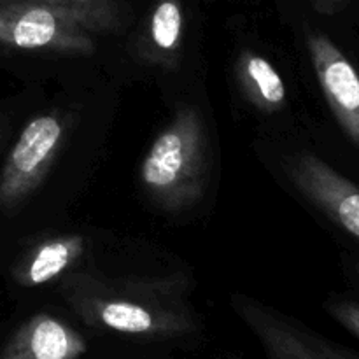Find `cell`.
Masks as SVG:
<instances>
[{"mask_svg":"<svg viewBox=\"0 0 359 359\" xmlns=\"http://www.w3.org/2000/svg\"><path fill=\"white\" fill-rule=\"evenodd\" d=\"M333 318L359 339V304L356 302H337L330 305Z\"/></svg>","mask_w":359,"mask_h":359,"instance_id":"13","label":"cell"},{"mask_svg":"<svg viewBox=\"0 0 359 359\" xmlns=\"http://www.w3.org/2000/svg\"><path fill=\"white\" fill-rule=\"evenodd\" d=\"M62 293L91 328L149 339H167L195 330L189 312L165 298L163 290L119 291L88 277H72L63 283Z\"/></svg>","mask_w":359,"mask_h":359,"instance_id":"2","label":"cell"},{"mask_svg":"<svg viewBox=\"0 0 359 359\" xmlns=\"http://www.w3.org/2000/svg\"><path fill=\"white\" fill-rule=\"evenodd\" d=\"M86 340L58 318L37 314L11 337L0 359H79Z\"/></svg>","mask_w":359,"mask_h":359,"instance_id":"8","label":"cell"},{"mask_svg":"<svg viewBox=\"0 0 359 359\" xmlns=\"http://www.w3.org/2000/svg\"><path fill=\"white\" fill-rule=\"evenodd\" d=\"M184 14L179 0H158L151 14L142 55L163 69H175L181 58Z\"/></svg>","mask_w":359,"mask_h":359,"instance_id":"10","label":"cell"},{"mask_svg":"<svg viewBox=\"0 0 359 359\" xmlns=\"http://www.w3.org/2000/svg\"><path fill=\"white\" fill-rule=\"evenodd\" d=\"M286 172L304 196L359 241V188L354 182L309 153L294 154Z\"/></svg>","mask_w":359,"mask_h":359,"instance_id":"5","label":"cell"},{"mask_svg":"<svg viewBox=\"0 0 359 359\" xmlns=\"http://www.w3.org/2000/svg\"><path fill=\"white\" fill-rule=\"evenodd\" d=\"M86 249L83 235L70 233L46 238L16 265L13 276L20 286L35 287L58 279L70 266L76 265Z\"/></svg>","mask_w":359,"mask_h":359,"instance_id":"9","label":"cell"},{"mask_svg":"<svg viewBox=\"0 0 359 359\" xmlns=\"http://www.w3.org/2000/svg\"><path fill=\"white\" fill-rule=\"evenodd\" d=\"M37 2L53 4V6L65 7V9L79 11V13L91 14V16L102 18L111 25L118 27L119 18L116 9V0H37Z\"/></svg>","mask_w":359,"mask_h":359,"instance_id":"12","label":"cell"},{"mask_svg":"<svg viewBox=\"0 0 359 359\" xmlns=\"http://www.w3.org/2000/svg\"><path fill=\"white\" fill-rule=\"evenodd\" d=\"M237 77L242 91L255 107L273 114L286 105V86L276 67L255 51H244L238 56Z\"/></svg>","mask_w":359,"mask_h":359,"instance_id":"11","label":"cell"},{"mask_svg":"<svg viewBox=\"0 0 359 359\" xmlns=\"http://www.w3.org/2000/svg\"><path fill=\"white\" fill-rule=\"evenodd\" d=\"M237 311L270 359H347L311 333L252 302L237 300Z\"/></svg>","mask_w":359,"mask_h":359,"instance_id":"7","label":"cell"},{"mask_svg":"<svg viewBox=\"0 0 359 359\" xmlns=\"http://www.w3.org/2000/svg\"><path fill=\"white\" fill-rule=\"evenodd\" d=\"M312 67L326 102L351 142L359 146V76L335 42L323 34L307 39Z\"/></svg>","mask_w":359,"mask_h":359,"instance_id":"6","label":"cell"},{"mask_svg":"<svg viewBox=\"0 0 359 359\" xmlns=\"http://www.w3.org/2000/svg\"><path fill=\"white\" fill-rule=\"evenodd\" d=\"M102 18L37 0H0V44L62 55H93L95 32L114 30Z\"/></svg>","mask_w":359,"mask_h":359,"instance_id":"3","label":"cell"},{"mask_svg":"<svg viewBox=\"0 0 359 359\" xmlns=\"http://www.w3.org/2000/svg\"><path fill=\"white\" fill-rule=\"evenodd\" d=\"M63 142L65 123L56 114H42L27 123L0 174V209H14L42 184Z\"/></svg>","mask_w":359,"mask_h":359,"instance_id":"4","label":"cell"},{"mask_svg":"<svg viewBox=\"0 0 359 359\" xmlns=\"http://www.w3.org/2000/svg\"><path fill=\"white\" fill-rule=\"evenodd\" d=\"M358 272H359V266H358Z\"/></svg>","mask_w":359,"mask_h":359,"instance_id":"15","label":"cell"},{"mask_svg":"<svg viewBox=\"0 0 359 359\" xmlns=\"http://www.w3.org/2000/svg\"><path fill=\"white\" fill-rule=\"evenodd\" d=\"M342 2L344 0H314L316 9H318L319 13H325V14L335 13Z\"/></svg>","mask_w":359,"mask_h":359,"instance_id":"14","label":"cell"},{"mask_svg":"<svg viewBox=\"0 0 359 359\" xmlns=\"http://www.w3.org/2000/svg\"><path fill=\"white\" fill-rule=\"evenodd\" d=\"M209 140L196 107L177 109L170 125L156 137L140 165L147 196L168 212L200 202L209 181Z\"/></svg>","mask_w":359,"mask_h":359,"instance_id":"1","label":"cell"}]
</instances>
